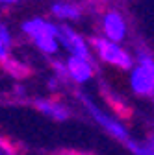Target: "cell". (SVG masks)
<instances>
[{
    "mask_svg": "<svg viewBox=\"0 0 154 155\" xmlns=\"http://www.w3.org/2000/svg\"><path fill=\"white\" fill-rule=\"evenodd\" d=\"M97 35L115 43L126 45L130 39V21L119 6H100L97 13Z\"/></svg>",
    "mask_w": 154,
    "mask_h": 155,
    "instance_id": "6",
    "label": "cell"
},
{
    "mask_svg": "<svg viewBox=\"0 0 154 155\" xmlns=\"http://www.w3.org/2000/svg\"><path fill=\"white\" fill-rule=\"evenodd\" d=\"M82 2L87 4L89 8H100V6L106 4V0H82Z\"/></svg>",
    "mask_w": 154,
    "mask_h": 155,
    "instance_id": "15",
    "label": "cell"
},
{
    "mask_svg": "<svg viewBox=\"0 0 154 155\" xmlns=\"http://www.w3.org/2000/svg\"><path fill=\"white\" fill-rule=\"evenodd\" d=\"M21 2L23 0H0V9H13Z\"/></svg>",
    "mask_w": 154,
    "mask_h": 155,
    "instance_id": "14",
    "label": "cell"
},
{
    "mask_svg": "<svg viewBox=\"0 0 154 155\" xmlns=\"http://www.w3.org/2000/svg\"><path fill=\"white\" fill-rule=\"evenodd\" d=\"M19 33L33 50L47 57L56 59L61 54L60 39H58V22L48 15H30L19 22Z\"/></svg>",
    "mask_w": 154,
    "mask_h": 155,
    "instance_id": "1",
    "label": "cell"
},
{
    "mask_svg": "<svg viewBox=\"0 0 154 155\" xmlns=\"http://www.w3.org/2000/svg\"><path fill=\"white\" fill-rule=\"evenodd\" d=\"M124 146L132 155H154V129L143 137H132Z\"/></svg>",
    "mask_w": 154,
    "mask_h": 155,
    "instance_id": "11",
    "label": "cell"
},
{
    "mask_svg": "<svg viewBox=\"0 0 154 155\" xmlns=\"http://www.w3.org/2000/svg\"><path fill=\"white\" fill-rule=\"evenodd\" d=\"M32 105L39 114H43L45 118L52 122H67L72 116V107L63 98H58L56 94L37 96L32 100Z\"/></svg>",
    "mask_w": 154,
    "mask_h": 155,
    "instance_id": "9",
    "label": "cell"
},
{
    "mask_svg": "<svg viewBox=\"0 0 154 155\" xmlns=\"http://www.w3.org/2000/svg\"><path fill=\"white\" fill-rule=\"evenodd\" d=\"M0 155H23V151L11 139H8L6 135H0Z\"/></svg>",
    "mask_w": 154,
    "mask_h": 155,
    "instance_id": "12",
    "label": "cell"
},
{
    "mask_svg": "<svg viewBox=\"0 0 154 155\" xmlns=\"http://www.w3.org/2000/svg\"><path fill=\"white\" fill-rule=\"evenodd\" d=\"M15 43H17V35L13 28L9 26L8 21L0 18V65L2 67L15 57Z\"/></svg>",
    "mask_w": 154,
    "mask_h": 155,
    "instance_id": "10",
    "label": "cell"
},
{
    "mask_svg": "<svg viewBox=\"0 0 154 155\" xmlns=\"http://www.w3.org/2000/svg\"><path fill=\"white\" fill-rule=\"evenodd\" d=\"M58 39L65 55L72 57H93L91 54V39L86 37L78 26L58 24Z\"/></svg>",
    "mask_w": 154,
    "mask_h": 155,
    "instance_id": "8",
    "label": "cell"
},
{
    "mask_svg": "<svg viewBox=\"0 0 154 155\" xmlns=\"http://www.w3.org/2000/svg\"><path fill=\"white\" fill-rule=\"evenodd\" d=\"M126 85L134 98L154 100V52L145 46L134 50V63L126 70Z\"/></svg>",
    "mask_w": 154,
    "mask_h": 155,
    "instance_id": "3",
    "label": "cell"
},
{
    "mask_svg": "<svg viewBox=\"0 0 154 155\" xmlns=\"http://www.w3.org/2000/svg\"><path fill=\"white\" fill-rule=\"evenodd\" d=\"M76 102H78L82 113L97 127H100L110 139H113L115 142H121V144H126L132 139L128 124L119 114H115L108 105L100 104L93 94L86 92L84 89H78L76 91Z\"/></svg>",
    "mask_w": 154,
    "mask_h": 155,
    "instance_id": "2",
    "label": "cell"
},
{
    "mask_svg": "<svg viewBox=\"0 0 154 155\" xmlns=\"http://www.w3.org/2000/svg\"><path fill=\"white\" fill-rule=\"evenodd\" d=\"M91 54L95 63L119 72H126L134 63V50H130L124 43H115L100 35L91 37Z\"/></svg>",
    "mask_w": 154,
    "mask_h": 155,
    "instance_id": "5",
    "label": "cell"
},
{
    "mask_svg": "<svg viewBox=\"0 0 154 155\" xmlns=\"http://www.w3.org/2000/svg\"><path fill=\"white\" fill-rule=\"evenodd\" d=\"M52 155H93L89 151H84V150H76V148H65V150H60Z\"/></svg>",
    "mask_w": 154,
    "mask_h": 155,
    "instance_id": "13",
    "label": "cell"
},
{
    "mask_svg": "<svg viewBox=\"0 0 154 155\" xmlns=\"http://www.w3.org/2000/svg\"><path fill=\"white\" fill-rule=\"evenodd\" d=\"M89 13V6L82 0H50L48 2V17L58 24L78 26L86 21Z\"/></svg>",
    "mask_w": 154,
    "mask_h": 155,
    "instance_id": "7",
    "label": "cell"
},
{
    "mask_svg": "<svg viewBox=\"0 0 154 155\" xmlns=\"http://www.w3.org/2000/svg\"><path fill=\"white\" fill-rule=\"evenodd\" d=\"M52 72L60 76L65 85H72L76 89H84L91 85L97 78V63L93 57H72L63 55L52 59Z\"/></svg>",
    "mask_w": 154,
    "mask_h": 155,
    "instance_id": "4",
    "label": "cell"
}]
</instances>
